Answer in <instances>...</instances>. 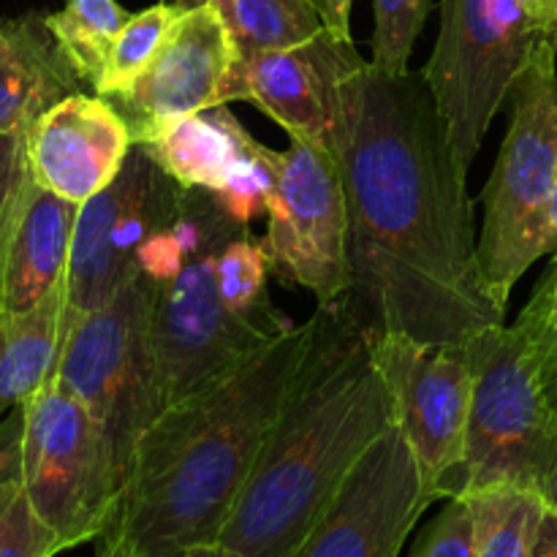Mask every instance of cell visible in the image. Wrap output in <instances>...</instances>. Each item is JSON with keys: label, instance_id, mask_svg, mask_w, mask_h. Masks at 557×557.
<instances>
[{"label": "cell", "instance_id": "obj_7", "mask_svg": "<svg viewBox=\"0 0 557 557\" xmlns=\"http://www.w3.org/2000/svg\"><path fill=\"white\" fill-rule=\"evenodd\" d=\"M20 479L63 553L98 542L117 517L125 482L112 441L54 379L22 406Z\"/></svg>", "mask_w": 557, "mask_h": 557}, {"label": "cell", "instance_id": "obj_17", "mask_svg": "<svg viewBox=\"0 0 557 557\" xmlns=\"http://www.w3.org/2000/svg\"><path fill=\"white\" fill-rule=\"evenodd\" d=\"M76 212L30 177L0 250V313L33 308L65 281Z\"/></svg>", "mask_w": 557, "mask_h": 557}, {"label": "cell", "instance_id": "obj_18", "mask_svg": "<svg viewBox=\"0 0 557 557\" xmlns=\"http://www.w3.org/2000/svg\"><path fill=\"white\" fill-rule=\"evenodd\" d=\"M82 79L54 44L41 14L0 22V134H25Z\"/></svg>", "mask_w": 557, "mask_h": 557}, {"label": "cell", "instance_id": "obj_19", "mask_svg": "<svg viewBox=\"0 0 557 557\" xmlns=\"http://www.w3.org/2000/svg\"><path fill=\"white\" fill-rule=\"evenodd\" d=\"M180 188L215 190L259 141L239 125L226 103L174 120L145 141H136Z\"/></svg>", "mask_w": 557, "mask_h": 557}, {"label": "cell", "instance_id": "obj_22", "mask_svg": "<svg viewBox=\"0 0 557 557\" xmlns=\"http://www.w3.org/2000/svg\"><path fill=\"white\" fill-rule=\"evenodd\" d=\"M237 58L292 49L326 30L313 0H215Z\"/></svg>", "mask_w": 557, "mask_h": 557}, {"label": "cell", "instance_id": "obj_28", "mask_svg": "<svg viewBox=\"0 0 557 557\" xmlns=\"http://www.w3.org/2000/svg\"><path fill=\"white\" fill-rule=\"evenodd\" d=\"M277 161L281 152L259 145L253 156L245 158L221 188L210 190L212 201L223 210V215L232 218L234 223L250 226V221L267 215L272 194L277 185Z\"/></svg>", "mask_w": 557, "mask_h": 557}, {"label": "cell", "instance_id": "obj_41", "mask_svg": "<svg viewBox=\"0 0 557 557\" xmlns=\"http://www.w3.org/2000/svg\"><path fill=\"white\" fill-rule=\"evenodd\" d=\"M3 417H5V413H3V411H0V419H3Z\"/></svg>", "mask_w": 557, "mask_h": 557}, {"label": "cell", "instance_id": "obj_35", "mask_svg": "<svg viewBox=\"0 0 557 557\" xmlns=\"http://www.w3.org/2000/svg\"><path fill=\"white\" fill-rule=\"evenodd\" d=\"M539 286H542L544 294H547V326L549 330H557V259L553 270L547 272V277H544Z\"/></svg>", "mask_w": 557, "mask_h": 557}, {"label": "cell", "instance_id": "obj_25", "mask_svg": "<svg viewBox=\"0 0 557 557\" xmlns=\"http://www.w3.org/2000/svg\"><path fill=\"white\" fill-rule=\"evenodd\" d=\"M180 14H183V9H177L174 3H156L139 14H131V20L120 30L117 41H114L107 71L96 87V96L114 98L128 92L136 85V79L145 74L147 65L152 63L158 49L163 47Z\"/></svg>", "mask_w": 557, "mask_h": 557}, {"label": "cell", "instance_id": "obj_16", "mask_svg": "<svg viewBox=\"0 0 557 557\" xmlns=\"http://www.w3.org/2000/svg\"><path fill=\"white\" fill-rule=\"evenodd\" d=\"M27 166L41 188L85 205L120 174L134 139L117 109L96 92H71L25 131Z\"/></svg>", "mask_w": 557, "mask_h": 557}, {"label": "cell", "instance_id": "obj_37", "mask_svg": "<svg viewBox=\"0 0 557 557\" xmlns=\"http://www.w3.org/2000/svg\"><path fill=\"white\" fill-rule=\"evenodd\" d=\"M185 557H239V555L232 553L228 547H223V544H207V547L194 549V553H188Z\"/></svg>", "mask_w": 557, "mask_h": 557}, {"label": "cell", "instance_id": "obj_34", "mask_svg": "<svg viewBox=\"0 0 557 557\" xmlns=\"http://www.w3.org/2000/svg\"><path fill=\"white\" fill-rule=\"evenodd\" d=\"M531 557H557V511L547 506Z\"/></svg>", "mask_w": 557, "mask_h": 557}, {"label": "cell", "instance_id": "obj_31", "mask_svg": "<svg viewBox=\"0 0 557 557\" xmlns=\"http://www.w3.org/2000/svg\"><path fill=\"white\" fill-rule=\"evenodd\" d=\"M536 326V346H539V375H542L544 395L549 406L557 413V330L547 326V294L542 286H536L531 302L522 310Z\"/></svg>", "mask_w": 557, "mask_h": 557}, {"label": "cell", "instance_id": "obj_30", "mask_svg": "<svg viewBox=\"0 0 557 557\" xmlns=\"http://www.w3.org/2000/svg\"><path fill=\"white\" fill-rule=\"evenodd\" d=\"M30 185L25 134H0V250Z\"/></svg>", "mask_w": 557, "mask_h": 557}, {"label": "cell", "instance_id": "obj_14", "mask_svg": "<svg viewBox=\"0 0 557 557\" xmlns=\"http://www.w3.org/2000/svg\"><path fill=\"white\" fill-rule=\"evenodd\" d=\"M430 506L417 457L392 424L292 557H400Z\"/></svg>", "mask_w": 557, "mask_h": 557}, {"label": "cell", "instance_id": "obj_2", "mask_svg": "<svg viewBox=\"0 0 557 557\" xmlns=\"http://www.w3.org/2000/svg\"><path fill=\"white\" fill-rule=\"evenodd\" d=\"M310 321L308 351L218 539L239 557H292L395 424L373 332L343 299L319 305Z\"/></svg>", "mask_w": 557, "mask_h": 557}, {"label": "cell", "instance_id": "obj_20", "mask_svg": "<svg viewBox=\"0 0 557 557\" xmlns=\"http://www.w3.org/2000/svg\"><path fill=\"white\" fill-rule=\"evenodd\" d=\"M69 335L65 281L33 308L0 313V411L20 408L58 373Z\"/></svg>", "mask_w": 557, "mask_h": 557}, {"label": "cell", "instance_id": "obj_1", "mask_svg": "<svg viewBox=\"0 0 557 557\" xmlns=\"http://www.w3.org/2000/svg\"><path fill=\"white\" fill-rule=\"evenodd\" d=\"M466 177L422 71L368 65L343 158L351 215L343 302L373 335L466 346L504 324L484 286Z\"/></svg>", "mask_w": 557, "mask_h": 557}, {"label": "cell", "instance_id": "obj_13", "mask_svg": "<svg viewBox=\"0 0 557 557\" xmlns=\"http://www.w3.org/2000/svg\"><path fill=\"white\" fill-rule=\"evenodd\" d=\"M180 190L183 188L134 145L117 177L79 205L65 272L71 315L103 308L125 286L136 272L141 245L177 212Z\"/></svg>", "mask_w": 557, "mask_h": 557}, {"label": "cell", "instance_id": "obj_9", "mask_svg": "<svg viewBox=\"0 0 557 557\" xmlns=\"http://www.w3.org/2000/svg\"><path fill=\"white\" fill-rule=\"evenodd\" d=\"M250 228L218 207L180 272L152 286L150 348L161 411L218 384L270 343L239 326L223 308L215 286V259L226 243Z\"/></svg>", "mask_w": 557, "mask_h": 557}, {"label": "cell", "instance_id": "obj_29", "mask_svg": "<svg viewBox=\"0 0 557 557\" xmlns=\"http://www.w3.org/2000/svg\"><path fill=\"white\" fill-rule=\"evenodd\" d=\"M411 557H476L473 511L468 498H449L441 515L419 533Z\"/></svg>", "mask_w": 557, "mask_h": 557}, {"label": "cell", "instance_id": "obj_40", "mask_svg": "<svg viewBox=\"0 0 557 557\" xmlns=\"http://www.w3.org/2000/svg\"><path fill=\"white\" fill-rule=\"evenodd\" d=\"M547 506H553V509L557 511V476H555L553 487H549V493H547Z\"/></svg>", "mask_w": 557, "mask_h": 557}, {"label": "cell", "instance_id": "obj_39", "mask_svg": "<svg viewBox=\"0 0 557 557\" xmlns=\"http://www.w3.org/2000/svg\"><path fill=\"white\" fill-rule=\"evenodd\" d=\"M215 3V0H174V5L183 11H190V9H199V5H210Z\"/></svg>", "mask_w": 557, "mask_h": 557}, {"label": "cell", "instance_id": "obj_38", "mask_svg": "<svg viewBox=\"0 0 557 557\" xmlns=\"http://www.w3.org/2000/svg\"><path fill=\"white\" fill-rule=\"evenodd\" d=\"M549 223L557 237V169H555V183H553V199H549Z\"/></svg>", "mask_w": 557, "mask_h": 557}, {"label": "cell", "instance_id": "obj_4", "mask_svg": "<svg viewBox=\"0 0 557 557\" xmlns=\"http://www.w3.org/2000/svg\"><path fill=\"white\" fill-rule=\"evenodd\" d=\"M511 123L482 194L479 264L490 297L506 310L517 281L557 248L549 199L557 169V41L544 38L511 87Z\"/></svg>", "mask_w": 557, "mask_h": 557}, {"label": "cell", "instance_id": "obj_27", "mask_svg": "<svg viewBox=\"0 0 557 557\" xmlns=\"http://www.w3.org/2000/svg\"><path fill=\"white\" fill-rule=\"evenodd\" d=\"M60 553L63 544L33 509L16 471L0 484V557H54Z\"/></svg>", "mask_w": 557, "mask_h": 557}, {"label": "cell", "instance_id": "obj_32", "mask_svg": "<svg viewBox=\"0 0 557 557\" xmlns=\"http://www.w3.org/2000/svg\"><path fill=\"white\" fill-rule=\"evenodd\" d=\"M20 435H22V406L11 408L0 419V484L20 471Z\"/></svg>", "mask_w": 557, "mask_h": 557}, {"label": "cell", "instance_id": "obj_6", "mask_svg": "<svg viewBox=\"0 0 557 557\" xmlns=\"http://www.w3.org/2000/svg\"><path fill=\"white\" fill-rule=\"evenodd\" d=\"M544 38L555 36L533 0H441V33L422 74L466 174Z\"/></svg>", "mask_w": 557, "mask_h": 557}, {"label": "cell", "instance_id": "obj_10", "mask_svg": "<svg viewBox=\"0 0 557 557\" xmlns=\"http://www.w3.org/2000/svg\"><path fill=\"white\" fill-rule=\"evenodd\" d=\"M368 65L354 41L324 30L299 47L234 60L221 103H253L292 139L310 141L343 166Z\"/></svg>", "mask_w": 557, "mask_h": 557}, {"label": "cell", "instance_id": "obj_3", "mask_svg": "<svg viewBox=\"0 0 557 557\" xmlns=\"http://www.w3.org/2000/svg\"><path fill=\"white\" fill-rule=\"evenodd\" d=\"M313 321L294 326L218 384L145 430L109 533L134 557H185L218 544L286 403Z\"/></svg>", "mask_w": 557, "mask_h": 557}, {"label": "cell", "instance_id": "obj_5", "mask_svg": "<svg viewBox=\"0 0 557 557\" xmlns=\"http://www.w3.org/2000/svg\"><path fill=\"white\" fill-rule=\"evenodd\" d=\"M466 348L473 397L466 460L451 498L520 484L547 500L557 476V413L539 375L536 326L520 313L515 326H487Z\"/></svg>", "mask_w": 557, "mask_h": 557}, {"label": "cell", "instance_id": "obj_15", "mask_svg": "<svg viewBox=\"0 0 557 557\" xmlns=\"http://www.w3.org/2000/svg\"><path fill=\"white\" fill-rule=\"evenodd\" d=\"M237 52L215 5L183 11L145 74L123 96L107 98L131 131L145 141L172 125L221 103L223 82Z\"/></svg>", "mask_w": 557, "mask_h": 557}, {"label": "cell", "instance_id": "obj_23", "mask_svg": "<svg viewBox=\"0 0 557 557\" xmlns=\"http://www.w3.org/2000/svg\"><path fill=\"white\" fill-rule=\"evenodd\" d=\"M473 511L476 557H531L547 500L520 484H498L466 495Z\"/></svg>", "mask_w": 557, "mask_h": 557}, {"label": "cell", "instance_id": "obj_36", "mask_svg": "<svg viewBox=\"0 0 557 557\" xmlns=\"http://www.w3.org/2000/svg\"><path fill=\"white\" fill-rule=\"evenodd\" d=\"M96 557H134L128 547H125L123 542H120L114 533H103L101 539H98V549H96Z\"/></svg>", "mask_w": 557, "mask_h": 557}, {"label": "cell", "instance_id": "obj_33", "mask_svg": "<svg viewBox=\"0 0 557 557\" xmlns=\"http://www.w3.org/2000/svg\"><path fill=\"white\" fill-rule=\"evenodd\" d=\"M315 9H319L324 27L335 38L343 41H354L351 38V3L354 0H313Z\"/></svg>", "mask_w": 557, "mask_h": 557}, {"label": "cell", "instance_id": "obj_21", "mask_svg": "<svg viewBox=\"0 0 557 557\" xmlns=\"http://www.w3.org/2000/svg\"><path fill=\"white\" fill-rule=\"evenodd\" d=\"M267 275L270 264L261 243H256L250 232L223 245L215 259V286L226 313L259 341L275 343L294 330V324L272 305Z\"/></svg>", "mask_w": 557, "mask_h": 557}, {"label": "cell", "instance_id": "obj_12", "mask_svg": "<svg viewBox=\"0 0 557 557\" xmlns=\"http://www.w3.org/2000/svg\"><path fill=\"white\" fill-rule=\"evenodd\" d=\"M375 362L395 406V424L417 457L428 498L449 500L466 460L473 368L466 346L373 335Z\"/></svg>", "mask_w": 557, "mask_h": 557}, {"label": "cell", "instance_id": "obj_8", "mask_svg": "<svg viewBox=\"0 0 557 557\" xmlns=\"http://www.w3.org/2000/svg\"><path fill=\"white\" fill-rule=\"evenodd\" d=\"M150 302V283L136 270L103 308L85 315L69 313V335L54 373V381L103 424L123 482L136 444L161 413Z\"/></svg>", "mask_w": 557, "mask_h": 557}, {"label": "cell", "instance_id": "obj_26", "mask_svg": "<svg viewBox=\"0 0 557 557\" xmlns=\"http://www.w3.org/2000/svg\"><path fill=\"white\" fill-rule=\"evenodd\" d=\"M375 30L370 49L373 60L370 65L386 74H408L417 38L428 22L433 0H373Z\"/></svg>", "mask_w": 557, "mask_h": 557}, {"label": "cell", "instance_id": "obj_24", "mask_svg": "<svg viewBox=\"0 0 557 557\" xmlns=\"http://www.w3.org/2000/svg\"><path fill=\"white\" fill-rule=\"evenodd\" d=\"M128 20L131 14L117 0H65L60 11L44 14V22L63 58L69 60L82 85L90 87L92 92L107 71L114 41Z\"/></svg>", "mask_w": 557, "mask_h": 557}, {"label": "cell", "instance_id": "obj_11", "mask_svg": "<svg viewBox=\"0 0 557 557\" xmlns=\"http://www.w3.org/2000/svg\"><path fill=\"white\" fill-rule=\"evenodd\" d=\"M351 215L343 166L315 145L292 139L277 161L261 250L270 272L308 288L319 305L337 302L351 286Z\"/></svg>", "mask_w": 557, "mask_h": 557}]
</instances>
